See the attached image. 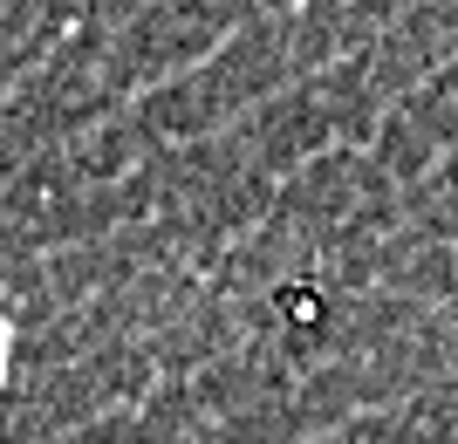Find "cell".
<instances>
[{
  "mask_svg": "<svg viewBox=\"0 0 458 444\" xmlns=\"http://www.w3.org/2000/svg\"><path fill=\"white\" fill-rule=\"evenodd\" d=\"M7 356H14V335H7V322H0V376H7Z\"/></svg>",
  "mask_w": 458,
  "mask_h": 444,
  "instance_id": "6da1fadb",
  "label": "cell"
}]
</instances>
